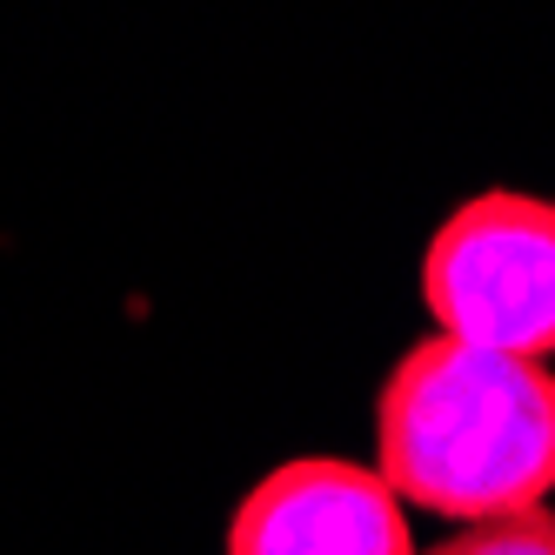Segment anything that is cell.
Returning a JSON list of instances; mask_svg holds the SVG:
<instances>
[{
    "label": "cell",
    "mask_w": 555,
    "mask_h": 555,
    "mask_svg": "<svg viewBox=\"0 0 555 555\" xmlns=\"http://www.w3.org/2000/svg\"><path fill=\"white\" fill-rule=\"evenodd\" d=\"M221 555H415V535L375 468L295 455L242 495Z\"/></svg>",
    "instance_id": "cell-3"
},
{
    "label": "cell",
    "mask_w": 555,
    "mask_h": 555,
    "mask_svg": "<svg viewBox=\"0 0 555 555\" xmlns=\"http://www.w3.org/2000/svg\"><path fill=\"white\" fill-rule=\"evenodd\" d=\"M428 555H555V508L502 515V522H468L462 535L435 542Z\"/></svg>",
    "instance_id": "cell-4"
},
{
    "label": "cell",
    "mask_w": 555,
    "mask_h": 555,
    "mask_svg": "<svg viewBox=\"0 0 555 555\" xmlns=\"http://www.w3.org/2000/svg\"><path fill=\"white\" fill-rule=\"evenodd\" d=\"M422 301L435 335L522 354H555V202L522 188H489L428 234Z\"/></svg>",
    "instance_id": "cell-2"
},
{
    "label": "cell",
    "mask_w": 555,
    "mask_h": 555,
    "mask_svg": "<svg viewBox=\"0 0 555 555\" xmlns=\"http://www.w3.org/2000/svg\"><path fill=\"white\" fill-rule=\"evenodd\" d=\"M375 475L442 522H502L555 495V369L415 341L375 395Z\"/></svg>",
    "instance_id": "cell-1"
}]
</instances>
